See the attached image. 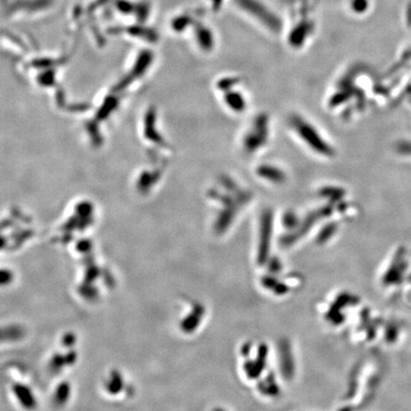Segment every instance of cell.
I'll use <instances>...</instances> for the list:
<instances>
[{
  "mask_svg": "<svg viewBox=\"0 0 411 411\" xmlns=\"http://www.w3.org/2000/svg\"><path fill=\"white\" fill-rule=\"evenodd\" d=\"M51 0H23V3L19 2L17 6L14 5V8L19 10H24L26 12H36L40 10H45L47 7L51 6Z\"/></svg>",
  "mask_w": 411,
  "mask_h": 411,
  "instance_id": "cell-1",
  "label": "cell"
},
{
  "mask_svg": "<svg viewBox=\"0 0 411 411\" xmlns=\"http://www.w3.org/2000/svg\"><path fill=\"white\" fill-rule=\"evenodd\" d=\"M137 4L129 0H116V9L123 14H135Z\"/></svg>",
  "mask_w": 411,
  "mask_h": 411,
  "instance_id": "cell-2",
  "label": "cell"
}]
</instances>
